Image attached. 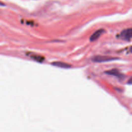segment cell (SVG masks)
Returning <instances> with one entry per match:
<instances>
[{
  "label": "cell",
  "instance_id": "6da1fadb",
  "mask_svg": "<svg viewBox=\"0 0 132 132\" xmlns=\"http://www.w3.org/2000/svg\"><path fill=\"white\" fill-rule=\"evenodd\" d=\"M118 58L111 57L108 56H101V55H97L95 56L92 59V61L94 62H97V63H103V62H108V61H114V60L117 59Z\"/></svg>",
  "mask_w": 132,
  "mask_h": 132
},
{
  "label": "cell",
  "instance_id": "7a4b0ae2",
  "mask_svg": "<svg viewBox=\"0 0 132 132\" xmlns=\"http://www.w3.org/2000/svg\"><path fill=\"white\" fill-rule=\"evenodd\" d=\"M132 36V30L131 28H129L128 29H126L122 31L121 33V37L122 39L126 41H130L131 40Z\"/></svg>",
  "mask_w": 132,
  "mask_h": 132
},
{
  "label": "cell",
  "instance_id": "3957f363",
  "mask_svg": "<svg viewBox=\"0 0 132 132\" xmlns=\"http://www.w3.org/2000/svg\"><path fill=\"white\" fill-rule=\"evenodd\" d=\"M105 32V29L103 28H100L98 30H97L96 32H95L92 34L90 37V41H96L97 39H98L102 35H103L104 33Z\"/></svg>",
  "mask_w": 132,
  "mask_h": 132
},
{
  "label": "cell",
  "instance_id": "277c9868",
  "mask_svg": "<svg viewBox=\"0 0 132 132\" xmlns=\"http://www.w3.org/2000/svg\"><path fill=\"white\" fill-rule=\"evenodd\" d=\"M105 73L108 74V75H110V76H115V77H120V78H122V76H123V75H122L121 73L119 72V71L118 70H116V69L109 70H108V71H106Z\"/></svg>",
  "mask_w": 132,
  "mask_h": 132
},
{
  "label": "cell",
  "instance_id": "5b68a950",
  "mask_svg": "<svg viewBox=\"0 0 132 132\" xmlns=\"http://www.w3.org/2000/svg\"><path fill=\"white\" fill-rule=\"evenodd\" d=\"M53 66H57L59 68H69L71 67V64H67V63H63V62H53L52 63Z\"/></svg>",
  "mask_w": 132,
  "mask_h": 132
},
{
  "label": "cell",
  "instance_id": "8992f818",
  "mask_svg": "<svg viewBox=\"0 0 132 132\" xmlns=\"http://www.w3.org/2000/svg\"><path fill=\"white\" fill-rule=\"evenodd\" d=\"M30 57L35 61H37V62H43V61H45V57L40 55L32 54L30 55Z\"/></svg>",
  "mask_w": 132,
  "mask_h": 132
},
{
  "label": "cell",
  "instance_id": "52a82bcc",
  "mask_svg": "<svg viewBox=\"0 0 132 132\" xmlns=\"http://www.w3.org/2000/svg\"><path fill=\"white\" fill-rule=\"evenodd\" d=\"M0 5H1V6H5V4H4V3H1V2H0Z\"/></svg>",
  "mask_w": 132,
  "mask_h": 132
}]
</instances>
